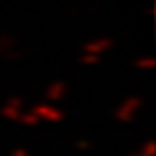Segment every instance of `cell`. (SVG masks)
Masks as SVG:
<instances>
[{
    "mask_svg": "<svg viewBox=\"0 0 156 156\" xmlns=\"http://www.w3.org/2000/svg\"><path fill=\"white\" fill-rule=\"evenodd\" d=\"M143 101L139 100V98H129V100L125 101L123 105H121V109L117 111V117H119L121 121H125V123H129L131 119H133V115H135V111H136V107H139Z\"/></svg>",
    "mask_w": 156,
    "mask_h": 156,
    "instance_id": "1",
    "label": "cell"
},
{
    "mask_svg": "<svg viewBox=\"0 0 156 156\" xmlns=\"http://www.w3.org/2000/svg\"><path fill=\"white\" fill-rule=\"evenodd\" d=\"M113 43H111V39H100V41H94V43H88L86 45V51L94 53V55H98V53H104L107 51Z\"/></svg>",
    "mask_w": 156,
    "mask_h": 156,
    "instance_id": "2",
    "label": "cell"
},
{
    "mask_svg": "<svg viewBox=\"0 0 156 156\" xmlns=\"http://www.w3.org/2000/svg\"><path fill=\"white\" fill-rule=\"evenodd\" d=\"M49 100H58V98L65 96V84H61V82H55V84H51L47 88V94H45Z\"/></svg>",
    "mask_w": 156,
    "mask_h": 156,
    "instance_id": "3",
    "label": "cell"
},
{
    "mask_svg": "<svg viewBox=\"0 0 156 156\" xmlns=\"http://www.w3.org/2000/svg\"><path fill=\"white\" fill-rule=\"evenodd\" d=\"M2 115L8 117V119H16V117H20V101L12 100L10 104L2 109Z\"/></svg>",
    "mask_w": 156,
    "mask_h": 156,
    "instance_id": "4",
    "label": "cell"
},
{
    "mask_svg": "<svg viewBox=\"0 0 156 156\" xmlns=\"http://www.w3.org/2000/svg\"><path fill=\"white\" fill-rule=\"evenodd\" d=\"M82 61H84L86 65H96L100 58H98V55H86V57H82Z\"/></svg>",
    "mask_w": 156,
    "mask_h": 156,
    "instance_id": "5",
    "label": "cell"
},
{
    "mask_svg": "<svg viewBox=\"0 0 156 156\" xmlns=\"http://www.w3.org/2000/svg\"><path fill=\"white\" fill-rule=\"evenodd\" d=\"M22 121H23V123H37V115H23L22 117Z\"/></svg>",
    "mask_w": 156,
    "mask_h": 156,
    "instance_id": "6",
    "label": "cell"
},
{
    "mask_svg": "<svg viewBox=\"0 0 156 156\" xmlns=\"http://www.w3.org/2000/svg\"><path fill=\"white\" fill-rule=\"evenodd\" d=\"M136 65H140V61L136 62ZM143 66H152V58H144V61H143Z\"/></svg>",
    "mask_w": 156,
    "mask_h": 156,
    "instance_id": "7",
    "label": "cell"
},
{
    "mask_svg": "<svg viewBox=\"0 0 156 156\" xmlns=\"http://www.w3.org/2000/svg\"><path fill=\"white\" fill-rule=\"evenodd\" d=\"M12 156H27V152H23V150H18V152H14Z\"/></svg>",
    "mask_w": 156,
    "mask_h": 156,
    "instance_id": "8",
    "label": "cell"
}]
</instances>
